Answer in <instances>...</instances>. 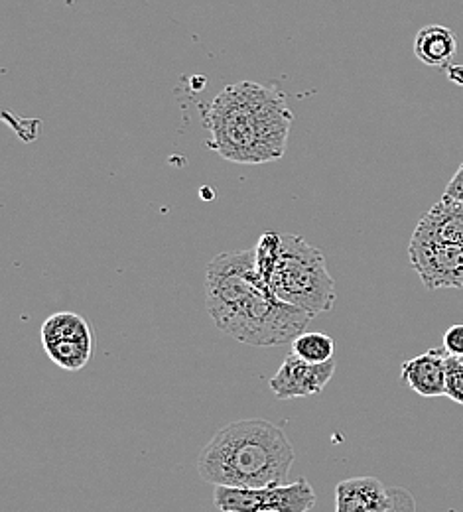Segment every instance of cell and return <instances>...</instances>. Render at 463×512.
Wrapping results in <instances>:
<instances>
[{"label":"cell","instance_id":"7c38bea8","mask_svg":"<svg viewBox=\"0 0 463 512\" xmlns=\"http://www.w3.org/2000/svg\"><path fill=\"white\" fill-rule=\"evenodd\" d=\"M458 52V40L446 26H424L414 38V56L424 65L446 67Z\"/></svg>","mask_w":463,"mask_h":512},{"label":"cell","instance_id":"277c9868","mask_svg":"<svg viewBox=\"0 0 463 512\" xmlns=\"http://www.w3.org/2000/svg\"><path fill=\"white\" fill-rule=\"evenodd\" d=\"M255 262L268 288L282 302L318 318L335 306V282L326 258L300 235L263 233L255 247Z\"/></svg>","mask_w":463,"mask_h":512},{"label":"cell","instance_id":"30bf717a","mask_svg":"<svg viewBox=\"0 0 463 512\" xmlns=\"http://www.w3.org/2000/svg\"><path fill=\"white\" fill-rule=\"evenodd\" d=\"M412 239L463 245V203L442 195V199L422 215Z\"/></svg>","mask_w":463,"mask_h":512},{"label":"cell","instance_id":"52a82bcc","mask_svg":"<svg viewBox=\"0 0 463 512\" xmlns=\"http://www.w3.org/2000/svg\"><path fill=\"white\" fill-rule=\"evenodd\" d=\"M408 258L426 290L463 288V245L410 239Z\"/></svg>","mask_w":463,"mask_h":512},{"label":"cell","instance_id":"4fadbf2b","mask_svg":"<svg viewBox=\"0 0 463 512\" xmlns=\"http://www.w3.org/2000/svg\"><path fill=\"white\" fill-rule=\"evenodd\" d=\"M292 353L308 363L322 365L333 361L335 341L322 331H304L292 341Z\"/></svg>","mask_w":463,"mask_h":512},{"label":"cell","instance_id":"ba28073f","mask_svg":"<svg viewBox=\"0 0 463 512\" xmlns=\"http://www.w3.org/2000/svg\"><path fill=\"white\" fill-rule=\"evenodd\" d=\"M335 373V363L328 361L322 365L308 363L294 353H290L276 375L268 381V388L278 400H294L322 394Z\"/></svg>","mask_w":463,"mask_h":512},{"label":"cell","instance_id":"9a60e30c","mask_svg":"<svg viewBox=\"0 0 463 512\" xmlns=\"http://www.w3.org/2000/svg\"><path fill=\"white\" fill-rule=\"evenodd\" d=\"M444 349L452 357H463V323H456L444 333Z\"/></svg>","mask_w":463,"mask_h":512},{"label":"cell","instance_id":"5bb4252c","mask_svg":"<svg viewBox=\"0 0 463 512\" xmlns=\"http://www.w3.org/2000/svg\"><path fill=\"white\" fill-rule=\"evenodd\" d=\"M446 396L463 406V363L460 357L448 355L446 361Z\"/></svg>","mask_w":463,"mask_h":512},{"label":"cell","instance_id":"8992f818","mask_svg":"<svg viewBox=\"0 0 463 512\" xmlns=\"http://www.w3.org/2000/svg\"><path fill=\"white\" fill-rule=\"evenodd\" d=\"M42 345L46 355L60 369L81 371L93 357L95 337L89 321L83 316L60 312L44 321Z\"/></svg>","mask_w":463,"mask_h":512},{"label":"cell","instance_id":"9c48e42d","mask_svg":"<svg viewBox=\"0 0 463 512\" xmlns=\"http://www.w3.org/2000/svg\"><path fill=\"white\" fill-rule=\"evenodd\" d=\"M446 361V349H430L410 361H404L400 377L424 398L446 396Z\"/></svg>","mask_w":463,"mask_h":512},{"label":"cell","instance_id":"7a4b0ae2","mask_svg":"<svg viewBox=\"0 0 463 512\" xmlns=\"http://www.w3.org/2000/svg\"><path fill=\"white\" fill-rule=\"evenodd\" d=\"M292 123L286 93L257 81L227 85L203 111L207 146L223 160L245 166L280 160Z\"/></svg>","mask_w":463,"mask_h":512},{"label":"cell","instance_id":"8fae6325","mask_svg":"<svg viewBox=\"0 0 463 512\" xmlns=\"http://www.w3.org/2000/svg\"><path fill=\"white\" fill-rule=\"evenodd\" d=\"M391 499L377 477H353L335 487V512H389Z\"/></svg>","mask_w":463,"mask_h":512},{"label":"cell","instance_id":"2e32d148","mask_svg":"<svg viewBox=\"0 0 463 512\" xmlns=\"http://www.w3.org/2000/svg\"><path fill=\"white\" fill-rule=\"evenodd\" d=\"M444 197H448V199H454V201H460V203H463V162L460 164V168L456 170L454 178L450 180V184L446 186Z\"/></svg>","mask_w":463,"mask_h":512},{"label":"cell","instance_id":"5b68a950","mask_svg":"<svg viewBox=\"0 0 463 512\" xmlns=\"http://www.w3.org/2000/svg\"><path fill=\"white\" fill-rule=\"evenodd\" d=\"M213 505L221 512H308L316 491L306 479L272 487H215Z\"/></svg>","mask_w":463,"mask_h":512},{"label":"cell","instance_id":"e0dca14e","mask_svg":"<svg viewBox=\"0 0 463 512\" xmlns=\"http://www.w3.org/2000/svg\"><path fill=\"white\" fill-rule=\"evenodd\" d=\"M462 363H463V357H462Z\"/></svg>","mask_w":463,"mask_h":512},{"label":"cell","instance_id":"3957f363","mask_svg":"<svg viewBox=\"0 0 463 512\" xmlns=\"http://www.w3.org/2000/svg\"><path fill=\"white\" fill-rule=\"evenodd\" d=\"M296 453L282 428L263 418L231 422L199 451L198 473L215 487H272L288 481Z\"/></svg>","mask_w":463,"mask_h":512},{"label":"cell","instance_id":"6da1fadb","mask_svg":"<svg viewBox=\"0 0 463 512\" xmlns=\"http://www.w3.org/2000/svg\"><path fill=\"white\" fill-rule=\"evenodd\" d=\"M203 290L215 327L251 347L292 343L314 320L274 296L257 270L255 249L215 256L207 264Z\"/></svg>","mask_w":463,"mask_h":512}]
</instances>
